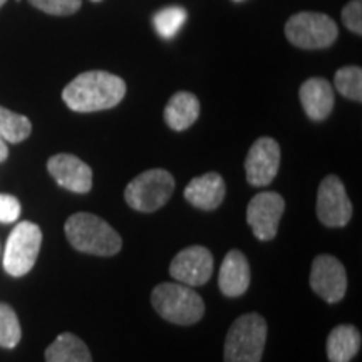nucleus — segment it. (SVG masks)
I'll list each match as a JSON object with an SVG mask.
<instances>
[{
	"mask_svg": "<svg viewBox=\"0 0 362 362\" xmlns=\"http://www.w3.org/2000/svg\"><path fill=\"white\" fill-rule=\"evenodd\" d=\"M124 96V81L106 71L83 72L62 90V99L67 107L76 112L111 110L123 101Z\"/></svg>",
	"mask_w": 362,
	"mask_h": 362,
	"instance_id": "obj_1",
	"label": "nucleus"
},
{
	"mask_svg": "<svg viewBox=\"0 0 362 362\" xmlns=\"http://www.w3.org/2000/svg\"><path fill=\"white\" fill-rule=\"evenodd\" d=\"M66 237L76 250L98 257H112L123 248V240L112 226L93 214H76L64 225Z\"/></svg>",
	"mask_w": 362,
	"mask_h": 362,
	"instance_id": "obj_2",
	"label": "nucleus"
},
{
	"mask_svg": "<svg viewBox=\"0 0 362 362\" xmlns=\"http://www.w3.org/2000/svg\"><path fill=\"white\" fill-rule=\"evenodd\" d=\"M151 304L163 319L176 325H192L205 314L203 298L185 284H160L151 292Z\"/></svg>",
	"mask_w": 362,
	"mask_h": 362,
	"instance_id": "obj_3",
	"label": "nucleus"
},
{
	"mask_svg": "<svg viewBox=\"0 0 362 362\" xmlns=\"http://www.w3.org/2000/svg\"><path fill=\"white\" fill-rule=\"evenodd\" d=\"M267 341V322L259 314H245L232 324L225 339V362H260Z\"/></svg>",
	"mask_w": 362,
	"mask_h": 362,
	"instance_id": "obj_4",
	"label": "nucleus"
},
{
	"mask_svg": "<svg viewBox=\"0 0 362 362\" xmlns=\"http://www.w3.org/2000/svg\"><path fill=\"white\" fill-rule=\"evenodd\" d=\"M175 178L166 170H148L138 175L124 189V200L136 211L151 214L166 205L173 194Z\"/></svg>",
	"mask_w": 362,
	"mask_h": 362,
	"instance_id": "obj_5",
	"label": "nucleus"
},
{
	"mask_svg": "<svg viewBox=\"0 0 362 362\" xmlns=\"http://www.w3.org/2000/svg\"><path fill=\"white\" fill-rule=\"evenodd\" d=\"M42 232L33 221H21L12 230L4 250V269L12 277H22L34 269L37 260Z\"/></svg>",
	"mask_w": 362,
	"mask_h": 362,
	"instance_id": "obj_6",
	"label": "nucleus"
},
{
	"mask_svg": "<svg viewBox=\"0 0 362 362\" xmlns=\"http://www.w3.org/2000/svg\"><path fill=\"white\" fill-rule=\"evenodd\" d=\"M288 42L300 49H325L336 42L339 27L320 12H298L285 24Z\"/></svg>",
	"mask_w": 362,
	"mask_h": 362,
	"instance_id": "obj_7",
	"label": "nucleus"
},
{
	"mask_svg": "<svg viewBox=\"0 0 362 362\" xmlns=\"http://www.w3.org/2000/svg\"><path fill=\"white\" fill-rule=\"evenodd\" d=\"M317 216L320 223L330 228H341L349 223L352 203L346 187L336 175L325 176L317 193Z\"/></svg>",
	"mask_w": 362,
	"mask_h": 362,
	"instance_id": "obj_8",
	"label": "nucleus"
},
{
	"mask_svg": "<svg viewBox=\"0 0 362 362\" xmlns=\"http://www.w3.org/2000/svg\"><path fill=\"white\" fill-rule=\"evenodd\" d=\"M285 210L282 194L262 192L252 198L247 208V223L253 235L262 242L274 240L279 232V223Z\"/></svg>",
	"mask_w": 362,
	"mask_h": 362,
	"instance_id": "obj_9",
	"label": "nucleus"
},
{
	"mask_svg": "<svg viewBox=\"0 0 362 362\" xmlns=\"http://www.w3.org/2000/svg\"><path fill=\"white\" fill-rule=\"evenodd\" d=\"M310 288L329 304L342 300L347 288L344 265L334 255H319L312 262Z\"/></svg>",
	"mask_w": 362,
	"mask_h": 362,
	"instance_id": "obj_10",
	"label": "nucleus"
},
{
	"mask_svg": "<svg viewBox=\"0 0 362 362\" xmlns=\"http://www.w3.org/2000/svg\"><path fill=\"white\" fill-rule=\"evenodd\" d=\"M170 274L176 282L188 287H200L210 280L214 274V255L208 248L192 245L183 248L170 265Z\"/></svg>",
	"mask_w": 362,
	"mask_h": 362,
	"instance_id": "obj_11",
	"label": "nucleus"
},
{
	"mask_svg": "<svg viewBox=\"0 0 362 362\" xmlns=\"http://www.w3.org/2000/svg\"><path fill=\"white\" fill-rule=\"evenodd\" d=\"M280 166V146L274 138L264 136L252 144L245 160L248 183L253 187H267L274 181Z\"/></svg>",
	"mask_w": 362,
	"mask_h": 362,
	"instance_id": "obj_12",
	"label": "nucleus"
},
{
	"mask_svg": "<svg viewBox=\"0 0 362 362\" xmlns=\"http://www.w3.org/2000/svg\"><path fill=\"white\" fill-rule=\"evenodd\" d=\"M47 171L59 187L74 193H88L93 188V170L78 156L61 153L47 161Z\"/></svg>",
	"mask_w": 362,
	"mask_h": 362,
	"instance_id": "obj_13",
	"label": "nucleus"
},
{
	"mask_svg": "<svg viewBox=\"0 0 362 362\" xmlns=\"http://www.w3.org/2000/svg\"><path fill=\"white\" fill-rule=\"evenodd\" d=\"M220 291L226 297H240L250 285V265L240 250H230L223 259L218 275Z\"/></svg>",
	"mask_w": 362,
	"mask_h": 362,
	"instance_id": "obj_14",
	"label": "nucleus"
},
{
	"mask_svg": "<svg viewBox=\"0 0 362 362\" xmlns=\"http://www.w3.org/2000/svg\"><path fill=\"white\" fill-rule=\"evenodd\" d=\"M302 107L312 121H324L334 107V89L329 81L322 78H310L298 90Z\"/></svg>",
	"mask_w": 362,
	"mask_h": 362,
	"instance_id": "obj_15",
	"label": "nucleus"
},
{
	"mask_svg": "<svg viewBox=\"0 0 362 362\" xmlns=\"http://www.w3.org/2000/svg\"><path fill=\"white\" fill-rule=\"evenodd\" d=\"M225 189V181L218 173H205L189 181L185 188V198L194 208L210 211L221 205Z\"/></svg>",
	"mask_w": 362,
	"mask_h": 362,
	"instance_id": "obj_16",
	"label": "nucleus"
},
{
	"mask_svg": "<svg viewBox=\"0 0 362 362\" xmlns=\"http://www.w3.org/2000/svg\"><path fill=\"white\" fill-rule=\"evenodd\" d=\"M200 116V101L187 90H180L165 107V121L173 131H185Z\"/></svg>",
	"mask_w": 362,
	"mask_h": 362,
	"instance_id": "obj_17",
	"label": "nucleus"
},
{
	"mask_svg": "<svg viewBox=\"0 0 362 362\" xmlns=\"http://www.w3.org/2000/svg\"><path fill=\"white\" fill-rule=\"evenodd\" d=\"M361 332L354 325H337L327 337V357L330 362H351L361 349Z\"/></svg>",
	"mask_w": 362,
	"mask_h": 362,
	"instance_id": "obj_18",
	"label": "nucleus"
},
{
	"mask_svg": "<svg viewBox=\"0 0 362 362\" xmlns=\"http://www.w3.org/2000/svg\"><path fill=\"white\" fill-rule=\"evenodd\" d=\"M45 362H93V357L78 336L64 332L45 349Z\"/></svg>",
	"mask_w": 362,
	"mask_h": 362,
	"instance_id": "obj_19",
	"label": "nucleus"
},
{
	"mask_svg": "<svg viewBox=\"0 0 362 362\" xmlns=\"http://www.w3.org/2000/svg\"><path fill=\"white\" fill-rule=\"evenodd\" d=\"M33 133L29 117L17 115L7 107L0 106V138L6 143H22Z\"/></svg>",
	"mask_w": 362,
	"mask_h": 362,
	"instance_id": "obj_20",
	"label": "nucleus"
},
{
	"mask_svg": "<svg viewBox=\"0 0 362 362\" xmlns=\"http://www.w3.org/2000/svg\"><path fill=\"white\" fill-rule=\"evenodd\" d=\"M187 11L180 6H170L158 11L153 16V25L156 34L163 39H173L187 22Z\"/></svg>",
	"mask_w": 362,
	"mask_h": 362,
	"instance_id": "obj_21",
	"label": "nucleus"
},
{
	"mask_svg": "<svg viewBox=\"0 0 362 362\" xmlns=\"http://www.w3.org/2000/svg\"><path fill=\"white\" fill-rule=\"evenodd\" d=\"M334 84L344 98L357 103L362 101V69L359 66L341 67L336 72Z\"/></svg>",
	"mask_w": 362,
	"mask_h": 362,
	"instance_id": "obj_22",
	"label": "nucleus"
},
{
	"mask_svg": "<svg viewBox=\"0 0 362 362\" xmlns=\"http://www.w3.org/2000/svg\"><path fill=\"white\" fill-rule=\"evenodd\" d=\"M21 337L22 329L16 310L0 302V347L13 349L21 342Z\"/></svg>",
	"mask_w": 362,
	"mask_h": 362,
	"instance_id": "obj_23",
	"label": "nucleus"
},
{
	"mask_svg": "<svg viewBox=\"0 0 362 362\" xmlns=\"http://www.w3.org/2000/svg\"><path fill=\"white\" fill-rule=\"evenodd\" d=\"M39 11L51 16H71L81 8L83 0H29Z\"/></svg>",
	"mask_w": 362,
	"mask_h": 362,
	"instance_id": "obj_24",
	"label": "nucleus"
},
{
	"mask_svg": "<svg viewBox=\"0 0 362 362\" xmlns=\"http://www.w3.org/2000/svg\"><path fill=\"white\" fill-rule=\"evenodd\" d=\"M344 25L357 35L362 34V2L361 0H351L342 11Z\"/></svg>",
	"mask_w": 362,
	"mask_h": 362,
	"instance_id": "obj_25",
	"label": "nucleus"
},
{
	"mask_svg": "<svg viewBox=\"0 0 362 362\" xmlns=\"http://www.w3.org/2000/svg\"><path fill=\"white\" fill-rule=\"evenodd\" d=\"M21 202L7 193H0V223H12L21 216Z\"/></svg>",
	"mask_w": 362,
	"mask_h": 362,
	"instance_id": "obj_26",
	"label": "nucleus"
},
{
	"mask_svg": "<svg viewBox=\"0 0 362 362\" xmlns=\"http://www.w3.org/2000/svg\"><path fill=\"white\" fill-rule=\"evenodd\" d=\"M8 158V148L7 143L0 138V163H4Z\"/></svg>",
	"mask_w": 362,
	"mask_h": 362,
	"instance_id": "obj_27",
	"label": "nucleus"
},
{
	"mask_svg": "<svg viewBox=\"0 0 362 362\" xmlns=\"http://www.w3.org/2000/svg\"><path fill=\"white\" fill-rule=\"evenodd\" d=\"M7 2V0H0V8H2V6H4V4H6Z\"/></svg>",
	"mask_w": 362,
	"mask_h": 362,
	"instance_id": "obj_28",
	"label": "nucleus"
},
{
	"mask_svg": "<svg viewBox=\"0 0 362 362\" xmlns=\"http://www.w3.org/2000/svg\"><path fill=\"white\" fill-rule=\"evenodd\" d=\"M93 2H101V0H93Z\"/></svg>",
	"mask_w": 362,
	"mask_h": 362,
	"instance_id": "obj_29",
	"label": "nucleus"
},
{
	"mask_svg": "<svg viewBox=\"0 0 362 362\" xmlns=\"http://www.w3.org/2000/svg\"><path fill=\"white\" fill-rule=\"evenodd\" d=\"M235 2H242V0H235Z\"/></svg>",
	"mask_w": 362,
	"mask_h": 362,
	"instance_id": "obj_30",
	"label": "nucleus"
}]
</instances>
